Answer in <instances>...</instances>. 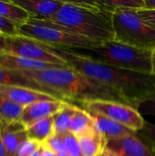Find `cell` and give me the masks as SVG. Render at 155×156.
Segmentation results:
<instances>
[{
	"label": "cell",
	"mask_w": 155,
	"mask_h": 156,
	"mask_svg": "<svg viewBox=\"0 0 155 156\" xmlns=\"http://www.w3.org/2000/svg\"><path fill=\"white\" fill-rule=\"evenodd\" d=\"M49 48L53 53L66 61L70 68L116 91L127 104L136 110H138L142 102L155 92V76L153 75L110 66L79 55L69 48H60L52 46H49Z\"/></svg>",
	"instance_id": "obj_1"
},
{
	"label": "cell",
	"mask_w": 155,
	"mask_h": 156,
	"mask_svg": "<svg viewBox=\"0 0 155 156\" xmlns=\"http://www.w3.org/2000/svg\"><path fill=\"white\" fill-rule=\"evenodd\" d=\"M19 71L34 82L39 91L69 103L79 102L82 104L97 100L126 103L116 91L84 76L69 66H55L45 69Z\"/></svg>",
	"instance_id": "obj_2"
},
{
	"label": "cell",
	"mask_w": 155,
	"mask_h": 156,
	"mask_svg": "<svg viewBox=\"0 0 155 156\" xmlns=\"http://www.w3.org/2000/svg\"><path fill=\"white\" fill-rule=\"evenodd\" d=\"M48 21L99 43L114 39L112 13L104 10L98 1H65Z\"/></svg>",
	"instance_id": "obj_3"
},
{
	"label": "cell",
	"mask_w": 155,
	"mask_h": 156,
	"mask_svg": "<svg viewBox=\"0 0 155 156\" xmlns=\"http://www.w3.org/2000/svg\"><path fill=\"white\" fill-rule=\"evenodd\" d=\"M79 55L119 69L152 75L153 50L110 40L92 48L71 49Z\"/></svg>",
	"instance_id": "obj_4"
},
{
	"label": "cell",
	"mask_w": 155,
	"mask_h": 156,
	"mask_svg": "<svg viewBox=\"0 0 155 156\" xmlns=\"http://www.w3.org/2000/svg\"><path fill=\"white\" fill-rule=\"evenodd\" d=\"M16 28L19 36L60 48H92L101 44L48 20L29 18Z\"/></svg>",
	"instance_id": "obj_5"
},
{
	"label": "cell",
	"mask_w": 155,
	"mask_h": 156,
	"mask_svg": "<svg viewBox=\"0 0 155 156\" xmlns=\"http://www.w3.org/2000/svg\"><path fill=\"white\" fill-rule=\"evenodd\" d=\"M114 39L144 49L155 50V29L144 23L134 9L112 12Z\"/></svg>",
	"instance_id": "obj_6"
},
{
	"label": "cell",
	"mask_w": 155,
	"mask_h": 156,
	"mask_svg": "<svg viewBox=\"0 0 155 156\" xmlns=\"http://www.w3.org/2000/svg\"><path fill=\"white\" fill-rule=\"evenodd\" d=\"M81 105L88 112L101 114L136 133L142 131L145 124L139 111L123 102L97 100L84 102Z\"/></svg>",
	"instance_id": "obj_7"
},
{
	"label": "cell",
	"mask_w": 155,
	"mask_h": 156,
	"mask_svg": "<svg viewBox=\"0 0 155 156\" xmlns=\"http://www.w3.org/2000/svg\"><path fill=\"white\" fill-rule=\"evenodd\" d=\"M5 53L51 65L69 66L66 61L50 50L48 45L19 35L5 37Z\"/></svg>",
	"instance_id": "obj_8"
},
{
	"label": "cell",
	"mask_w": 155,
	"mask_h": 156,
	"mask_svg": "<svg viewBox=\"0 0 155 156\" xmlns=\"http://www.w3.org/2000/svg\"><path fill=\"white\" fill-rule=\"evenodd\" d=\"M69 102L59 100L42 101L32 103L24 108L20 122L26 129L41 120L54 116L59 112Z\"/></svg>",
	"instance_id": "obj_9"
},
{
	"label": "cell",
	"mask_w": 155,
	"mask_h": 156,
	"mask_svg": "<svg viewBox=\"0 0 155 156\" xmlns=\"http://www.w3.org/2000/svg\"><path fill=\"white\" fill-rule=\"evenodd\" d=\"M107 148L116 152L121 156H155L152 148L137 133L109 141Z\"/></svg>",
	"instance_id": "obj_10"
},
{
	"label": "cell",
	"mask_w": 155,
	"mask_h": 156,
	"mask_svg": "<svg viewBox=\"0 0 155 156\" xmlns=\"http://www.w3.org/2000/svg\"><path fill=\"white\" fill-rule=\"evenodd\" d=\"M16 5L28 13L30 18L48 20L64 5V0H14Z\"/></svg>",
	"instance_id": "obj_11"
},
{
	"label": "cell",
	"mask_w": 155,
	"mask_h": 156,
	"mask_svg": "<svg viewBox=\"0 0 155 156\" xmlns=\"http://www.w3.org/2000/svg\"><path fill=\"white\" fill-rule=\"evenodd\" d=\"M0 95L23 107L37 101L57 100L48 93L18 86H0Z\"/></svg>",
	"instance_id": "obj_12"
},
{
	"label": "cell",
	"mask_w": 155,
	"mask_h": 156,
	"mask_svg": "<svg viewBox=\"0 0 155 156\" xmlns=\"http://www.w3.org/2000/svg\"><path fill=\"white\" fill-rule=\"evenodd\" d=\"M94 122L96 129L106 138V140L111 141V140H117L121 138H124L127 136L134 135L137 133L95 112H89Z\"/></svg>",
	"instance_id": "obj_13"
},
{
	"label": "cell",
	"mask_w": 155,
	"mask_h": 156,
	"mask_svg": "<svg viewBox=\"0 0 155 156\" xmlns=\"http://www.w3.org/2000/svg\"><path fill=\"white\" fill-rule=\"evenodd\" d=\"M83 156H100L107 148L108 141L96 127L78 137Z\"/></svg>",
	"instance_id": "obj_14"
},
{
	"label": "cell",
	"mask_w": 155,
	"mask_h": 156,
	"mask_svg": "<svg viewBox=\"0 0 155 156\" xmlns=\"http://www.w3.org/2000/svg\"><path fill=\"white\" fill-rule=\"evenodd\" d=\"M56 65H51L40 61H35L21 57L4 53L0 55V67L13 70H37L45 69Z\"/></svg>",
	"instance_id": "obj_15"
},
{
	"label": "cell",
	"mask_w": 155,
	"mask_h": 156,
	"mask_svg": "<svg viewBox=\"0 0 155 156\" xmlns=\"http://www.w3.org/2000/svg\"><path fill=\"white\" fill-rule=\"evenodd\" d=\"M95 127V122L91 115L87 111L79 107L70 121L69 132L79 137L94 129Z\"/></svg>",
	"instance_id": "obj_16"
},
{
	"label": "cell",
	"mask_w": 155,
	"mask_h": 156,
	"mask_svg": "<svg viewBox=\"0 0 155 156\" xmlns=\"http://www.w3.org/2000/svg\"><path fill=\"white\" fill-rule=\"evenodd\" d=\"M27 137L43 144L54 133V116L41 120L26 128Z\"/></svg>",
	"instance_id": "obj_17"
},
{
	"label": "cell",
	"mask_w": 155,
	"mask_h": 156,
	"mask_svg": "<svg viewBox=\"0 0 155 156\" xmlns=\"http://www.w3.org/2000/svg\"><path fill=\"white\" fill-rule=\"evenodd\" d=\"M0 86H18L37 90V85L26 78L21 71L0 67Z\"/></svg>",
	"instance_id": "obj_18"
},
{
	"label": "cell",
	"mask_w": 155,
	"mask_h": 156,
	"mask_svg": "<svg viewBox=\"0 0 155 156\" xmlns=\"http://www.w3.org/2000/svg\"><path fill=\"white\" fill-rule=\"evenodd\" d=\"M0 16L16 25V27L24 24L30 18L28 13L13 1H0Z\"/></svg>",
	"instance_id": "obj_19"
},
{
	"label": "cell",
	"mask_w": 155,
	"mask_h": 156,
	"mask_svg": "<svg viewBox=\"0 0 155 156\" xmlns=\"http://www.w3.org/2000/svg\"><path fill=\"white\" fill-rule=\"evenodd\" d=\"M78 106L68 103L59 112L54 115V133L64 135L69 132V127L73 115L78 110Z\"/></svg>",
	"instance_id": "obj_20"
},
{
	"label": "cell",
	"mask_w": 155,
	"mask_h": 156,
	"mask_svg": "<svg viewBox=\"0 0 155 156\" xmlns=\"http://www.w3.org/2000/svg\"><path fill=\"white\" fill-rule=\"evenodd\" d=\"M0 130L7 156H16L20 144L28 139L26 129L19 132H8L0 126Z\"/></svg>",
	"instance_id": "obj_21"
},
{
	"label": "cell",
	"mask_w": 155,
	"mask_h": 156,
	"mask_svg": "<svg viewBox=\"0 0 155 156\" xmlns=\"http://www.w3.org/2000/svg\"><path fill=\"white\" fill-rule=\"evenodd\" d=\"M24 108L25 107L16 104L14 101L0 95V117L2 121H6V122L20 121Z\"/></svg>",
	"instance_id": "obj_22"
},
{
	"label": "cell",
	"mask_w": 155,
	"mask_h": 156,
	"mask_svg": "<svg viewBox=\"0 0 155 156\" xmlns=\"http://www.w3.org/2000/svg\"><path fill=\"white\" fill-rule=\"evenodd\" d=\"M101 7L112 13L116 9H143L144 0H97Z\"/></svg>",
	"instance_id": "obj_23"
},
{
	"label": "cell",
	"mask_w": 155,
	"mask_h": 156,
	"mask_svg": "<svg viewBox=\"0 0 155 156\" xmlns=\"http://www.w3.org/2000/svg\"><path fill=\"white\" fill-rule=\"evenodd\" d=\"M63 138L65 152L69 154V156H83L77 136L68 132L63 135Z\"/></svg>",
	"instance_id": "obj_24"
},
{
	"label": "cell",
	"mask_w": 155,
	"mask_h": 156,
	"mask_svg": "<svg viewBox=\"0 0 155 156\" xmlns=\"http://www.w3.org/2000/svg\"><path fill=\"white\" fill-rule=\"evenodd\" d=\"M42 145H44L46 148H48V150H50L57 155L65 152L64 138H63V135L61 134L54 133Z\"/></svg>",
	"instance_id": "obj_25"
},
{
	"label": "cell",
	"mask_w": 155,
	"mask_h": 156,
	"mask_svg": "<svg viewBox=\"0 0 155 156\" xmlns=\"http://www.w3.org/2000/svg\"><path fill=\"white\" fill-rule=\"evenodd\" d=\"M41 144L36 141L27 139L20 144L16 151V156H31L32 154H34L37 149L41 147Z\"/></svg>",
	"instance_id": "obj_26"
},
{
	"label": "cell",
	"mask_w": 155,
	"mask_h": 156,
	"mask_svg": "<svg viewBox=\"0 0 155 156\" xmlns=\"http://www.w3.org/2000/svg\"><path fill=\"white\" fill-rule=\"evenodd\" d=\"M141 132V137L148 144L155 154V124L146 122Z\"/></svg>",
	"instance_id": "obj_27"
},
{
	"label": "cell",
	"mask_w": 155,
	"mask_h": 156,
	"mask_svg": "<svg viewBox=\"0 0 155 156\" xmlns=\"http://www.w3.org/2000/svg\"><path fill=\"white\" fill-rule=\"evenodd\" d=\"M0 33L3 34L5 37L17 36L18 33L16 25L0 16Z\"/></svg>",
	"instance_id": "obj_28"
},
{
	"label": "cell",
	"mask_w": 155,
	"mask_h": 156,
	"mask_svg": "<svg viewBox=\"0 0 155 156\" xmlns=\"http://www.w3.org/2000/svg\"><path fill=\"white\" fill-rule=\"evenodd\" d=\"M138 111L141 114L155 116V92L140 104Z\"/></svg>",
	"instance_id": "obj_29"
},
{
	"label": "cell",
	"mask_w": 155,
	"mask_h": 156,
	"mask_svg": "<svg viewBox=\"0 0 155 156\" xmlns=\"http://www.w3.org/2000/svg\"><path fill=\"white\" fill-rule=\"evenodd\" d=\"M136 12L144 23L155 29V9L143 8L136 10Z\"/></svg>",
	"instance_id": "obj_30"
},
{
	"label": "cell",
	"mask_w": 155,
	"mask_h": 156,
	"mask_svg": "<svg viewBox=\"0 0 155 156\" xmlns=\"http://www.w3.org/2000/svg\"><path fill=\"white\" fill-rule=\"evenodd\" d=\"M0 156H7V152L5 150V147L2 139V135H1V130H0Z\"/></svg>",
	"instance_id": "obj_31"
},
{
	"label": "cell",
	"mask_w": 155,
	"mask_h": 156,
	"mask_svg": "<svg viewBox=\"0 0 155 156\" xmlns=\"http://www.w3.org/2000/svg\"><path fill=\"white\" fill-rule=\"evenodd\" d=\"M145 9H155V0H144V6Z\"/></svg>",
	"instance_id": "obj_32"
},
{
	"label": "cell",
	"mask_w": 155,
	"mask_h": 156,
	"mask_svg": "<svg viewBox=\"0 0 155 156\" xmlns=\"http://www.w3.org/2000/svg\"><path fill=\"white\" fill-rule=\"evenodd\" d=\"M40 156H58L56 154H54L53 152H51L50 150H48V148H46L44 145H42V152Z\"/></svg>",
	"instance_id": "obj_33"
},
{
	"label": "cell",
	"mask_w": 155,
	"mask_h": 156,
	"mask_svg": "<svg viewBox=\"0 0 155 156\" xmlns=\"http://www.w3.org/2000/svg\"><path fill=\"white\" fill-rule=\"evenodd\" d=\"M102 156H121L119 154H117L116 152L112 151V150H110L108 148L105 149V151L103 152Z\"/></svg>",
	"instance_id": "obj_34"
},
{
	"label": "cell",
	"mask_w": 155,
	"mask_h": 156,
	"mask_svg": "<svg viewBox=\"0 0 155 156\" xmlns=\"http://www.w3.org/2000/svg\"><path fill=\"white\" fill-rule=\"evenodd\" d=\"M5 53V36H0V55Z\"/></svg>",
	"instance_id": "obj_35"
},
{
	"label": "cell",
	"mask_w": 155,
	"mask_h": 156,
	"mask_svg": "<svg viewBox=\"0 0 155 156\" xmlns=\"http://www.w3.org/2000/svg\"><path fill=\"white\" fill-rule=\"evenodd\" d=\"M152 75L155 76V50H153V72H152Z\"/></svg>",
	"instance_id": "obj_36"
},
{
	"label": "cell",
	"mask_w": 155,
	"mask_h": 156,
	"mask_svg": "<svg viewBox=\"0 0 155 156\" xmlns=\"http://www.w3.org/2000/svg\"><path fill=\"white\" fill-rule=\"evenodd\" d=\"M41 152H42V145H41V147H40L39 149H37L34 154H32L31 156H40V154H41Z\"/></svg>",
	"instance_id": "obj_37"
},
{
	"label": "cell",
	"mask_w": 155,
	"mask_h": 156,
	"mask_svg": "<svg viewBox=\"0 0 155 156\" xmlns=\"http://www.w3.org/2000/svg\"><path fill=\"white\" fill-rule=\"evenodd\" d=\"M58 156H69V154H68L66 152H63V153H61V154H58Z\"/></svg>",
	"instance_id": "obj_38"
},
{
	"label": "cell",
	"mask_w": 155,
	"mask_h": 156,
	"mask_svg": "<svg viewBox=\"0 0 155 156\" xmlns=\"http://www.w3.org/2000/svg\"><path fill=\"white\" fill-rule=\"evenodd\" d=\"M1 121H2V119H1V117H0V122H1Z\"/></svg>",
	"instance_id": "obj_39"
},
{
	"label": "cell",
	"mask_w": 155,
	"mask_h": 156,
	"mask_svg": "<svg viewBox=\"0 0 155 156\" xmlns=\"http://www.w3.org/2000/svg\"><path fill=\"white\" fill-rule=\"evenodd\" d=\"M0 36H4V35H3V34H1V33H0Z\"/></svg>",
	"instance_id": "obj_40"
},
{
	"label": "cell",
	"mask_w": 155,
	"mask_h": 156,
	"mask_svg": "<svg viewBox=\"0 0 155 156\" xmlns=\"http://www.w3.org/2000/svg\"><path fill=\"white\" fill-rule=\"evenodd\" d=\"M100 156H102V154H101V155H100Z\"/></svg>",
	"instance_id": "obj_41"
}]
</instances>
